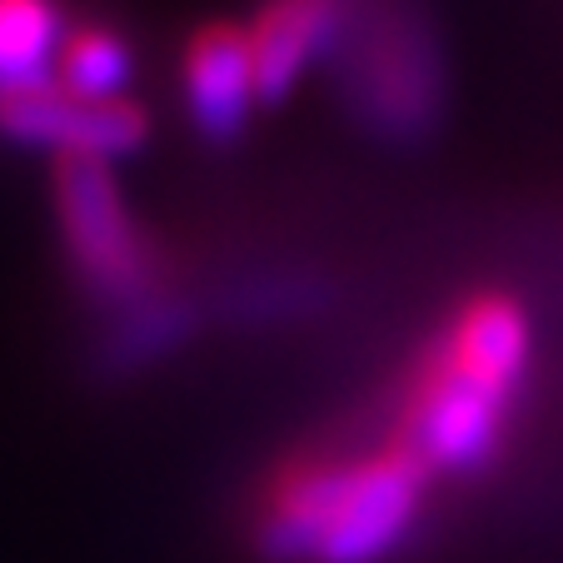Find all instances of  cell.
<instances>
[{
    "instance_id": "8992f818",
    "label": "cell",
    "mask_w": 563,
    "mask_h": 563,
    "mask_svg": "<svg viewBox=\"0 0 563 563\" xmlns=\"http://www.w3.org/2000/svg\"><path fill=\"white\" fill-rule=\"evenodd\" d=\"M180 96L195 135L205 145H230L250 130L260 110L255 60H250L245 21H205L185 35Z\"/></svg>"
},
{
    "instance_id": "7a4b0ae2",
    "label": "cell",
    "mask_w": 563,
    "mask_h": 563,
    "mask_svg": "<svg viewBox=\"0 0 563 563\" xmlns=\"http://www.w3.org/2000/svg\"><path fill=\"white\" fill-rule=\"evenodd\" d=\"M434 468L399 434L360 449L295 454L260 489L255 553L265 563H389L424 523Z\"/></svg>"
},
{
    "instance_id": "5b68a950",
    "label": "cell",
    "mask_w": 563,
    "mask_h": 563,
    "mask_svg": "<svg viewBox=\"0 0 563 563\" xmlns=\"http://www.w3.org/2000/svg\"><path fill=\"white\" fill-rule=\"evenodd\" d=\"M0 135L11 145L51 150V155L125 159L150 145V110L140 100H80L70 90L31 86L0 96Z\"/></svg>"
},
{
    "instance_id": "9c48e42d",
    "label": "cell",
    "mask_w": 563,
    "mask_h": 563,
    "mask_svg": "<svg viewBox=\"0 0 563 563\" xmlns=\"http://www.w3.org/2000/svg\"><path fill=\"white\" fill-rule=\"evenodd\" d=\"M195 324H200V314H195L190 299L165 295V289H159V295H150L145 305L120 309V319L110 324V334H106V344H100L96 360L106 364V369L130 374V369H140V364H150V360L175 354L195 334Z\"/></svg>"
},
{
    "instance_id": "277c9868",
    "label": "cell",
    "mask_w": 563,
    "mask_h": 563,
    "mask_svg": "<svg viewBox=\"0 0 563 563\" xmlns=\"http://www.w3.org/2000/svg\"><path fill=\"white\" fill-rule=\"evenodd\" d=\"M51 214L60 234L65 269L100 309H135L165 289V265L150 245L145 224L130 214V200L110 159L55 155Z\"/></svg>"
},
{
    "instance_id": "3957f363",
    "label": "cell",
    "mask_w": 563,
    "mask_h": 563,
    "mask_svg": "<svg viewBox=\"0 0 563 563\" xmlns=\"http://www.w3.org/2000/svg\"><path fill=\"white\" fill-rule=\"evenodd\" d=\"M334 70L344 110L389 145H419L444 120V51L415 0H354Z\"/></svg>"
},
{
    "instance_id": "6da1fadb",
    "label": "cell",
    "mask_w": 563,
    "mask_h": 563,
    "mask_svg": "<svg viewBox=\"0 0 563 563\" xmlns=\"http://www.w3.org/2000/svg\"><path fill=\"white\" fill-rule=\"evenodd\" d=\"M533 314L509 289H474L415 354L394 434L434 478H474L499 464L533 374Z\"/></svg>"
},
{
    "instance_id": "52a82bcc",
    "label": "cell",
    "mask_w": 563,
    "mask_h": 563,
    "mask_svg": "<svg viewBox=\"0 0 563 563\" xmlns=\"http://www.w3.org/2000/svg\"><path fill=\"white\" fill-rule=\"evenodd\" d=\"M354 0H260L245 21L260 106H285L314 65L334 60Z\"/></svg>"
},
{
    "instance_id": "ba28073f",
    "label": "cell",
    "mask_w": 563,
    "mask_h": 563,
    "mask_svg": "<svg viewBox=\"0 0 563 563\" xmlns=\"http://www.w3.org/2000/svg\"><path fill=\"white\" fill-rule=\"evenodd\" d=\"M65 35L60 0H0V96L51 86Z\"/></svg>"
},
{
    "instance_id": "30bf717a",
    "label": "cell",
    "mask_w": 563,
    "mask_h": 563,
    "mask_svg": "<svg viewBox=\"0 0 563 563\" xmlns=\"http://www.w3.org/2000/svg\"><path fill=\"white\" fill-rule=\"evenodd\" d=\"M130 80H135V51H130L125 35L100 21L70 25L60 60H55V86L106 106V100H130Z\"/></svg>"
}]
</instances>
